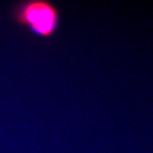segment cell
<instances>
[{"label":"cell","mask_w":153,"mask_h":153,"mask_svg":"<svg viewBox=\"0 0 153 153\" xmlns=\"http://www.w3.org/2000/svg\"><path fill=\"white\" fill-rule=\"evenodd\" d=\"M10 16L19 26L42 38H51L60 26L59 9L47 0H27L14 4Z\"/></svg>","instance_id":"cell-1"}]
</instances>
